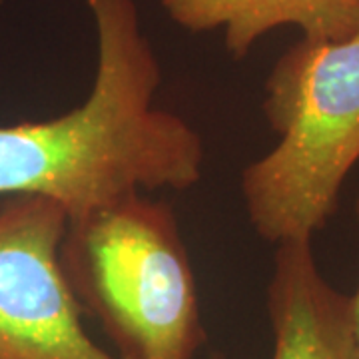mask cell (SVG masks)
<instances>
[{"instance_id":"obj_1","label":"cell","mask_w":359,"mask_h":359,"mask_svg":"<svg viewBox=\"0 0 359 359\" xmlns=\"http://www.w3.org/2000/svg\"><path fill=\"white\" fill-rule=\"evenodd\" d=\"M98 36L88 98L66 114L0 126V196H42L68 222L142 192L196 186L204 142L156 106L160 65L134 0H86Z\"/></svg>"},{"instance_id":"obj_2","label":"cell","mask_w":359,"mask_h":359,"mask_svg":"<svg viewBox=\"0 0 359 359\" xmlns=\"http://www.w3.org/2000/svg\"><path fill=\"white\" fill-rule=\"evenodd\" d=\"M264 114L278 144L244 170L248 219L276 245L313 240L359 162V28L283 52L266 82Z\"/></svg>"},{"instance_id":"obj_3","label":"cell","mask_w":359,"mask_h":359,"mask_svg":"<svg viewBox=\"0 0 359 359\" xmlns=\"http://www.w3.org/2000/svg\"><path fill=\"white\" fill-rule=\"evenodd\" d=\"M60 264L122 359H194L204 346L192 264L172 208L142 194L68 222Z\"/></svg>"},{"instance_id":"obj_4","label":"cell","mask_w":359,"mask_h":359,"mask_svg":"<svg viewBox=\"0 0 359 359\" xmlns=\"http://www.w3.org/2000/svg\"><path fill=\"white\" fill-rule=\"evenodd\" d=\"M68 216L42 196L0 204V359H122L96 346L60 264Z\"/></svg>"},{"instance_id":"obj_5","label":"cell","mask_w":359,"mask_h":359,"mask_svg":"<svg viewBox=\"0 0 359 359\" xmlns=\"http://www.w3.org/2000/svg\"><path fill=\"white\" fill-rule=\"evenodd\" d=\"M266 308L271 359H359L351 295L323 278L311 240L278 245Z\"/></svg>"},{"instance_id":"obj_6","label":"cell","mask_w":359,"mask_h":359,"mask_svg":"<svg viewBox=\"0 0 359 359\" xmlns=\"http://www.w3.org/2000/svg\"><path fill=\"white\" fill-rule=\"evenodd\" d=\"M190 32L224 30L231 56L244 58L264 34L297 26L304 39H344L359 28V0H160Z\"/></svg>"},{"instance_id":"obj_7","label":"cell","mask_w":359,"mask_h":359,"mask_svg":"<svg viewBox=\"0 0 359 359\" xmlns=\"http://www.w3.org/2000/svg\"><path fill=\"white\" fill-rule=\"evenodd\" d=\"M355 214H358V226H359V194H358V202H355ZM351 306H353V325H355V339H358V347H359V280H358V287H355V294L351 295Z\"/></svg>"},{"instance_id":"obj_8","label":"cell","mask_w":359,"mask_h":359,"mask_svg":"<svg viewBox=\"0 0 359 359\" xmlns=\"http://www.w3.org/2000/svg\"><path fill=\"white\" fill-rule=\"evenodd\" d=\"M210 359H230V358H226V355H222V353H212Z\"/></svg>"}]
</instances>
